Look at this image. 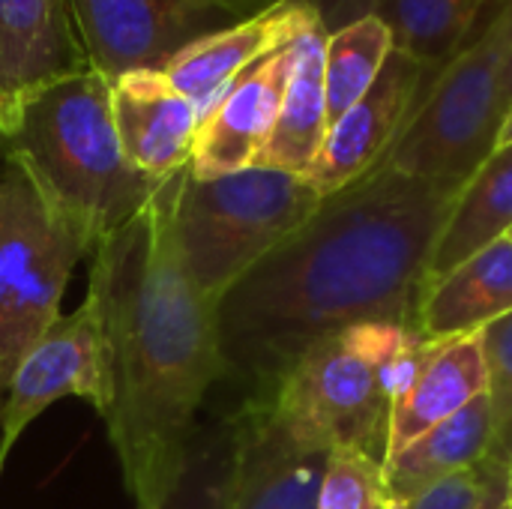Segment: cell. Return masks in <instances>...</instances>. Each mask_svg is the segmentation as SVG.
I'll use <instances>...</instances> for the list:
<instances>
[{"label":"cell","mask_w":512,"mask_h":509,"mask_svg":"<svg viewBox=\"0 0 512 509\" xmlns=\"http://www.w3.org/2000/svg\"><path fill=\"white\" fill-rule=\"evenodd\" d=\"M297 42V39H294ZM294 42L270 51L240 72L201 117L189 168L195 177H222L255 168L279 117L291 78Z\"/></svg>","instance_id":"cell-12"},{"label":"cell","mask_w":512,"mask_h":509,"mask_svg":"<svg viewBox=\"0 0 512 509\" xmlns=\"http://www.w3.org/2000/svg\"><path fill=\"white\" fill-rule=\"evenodd\" d=\"M84 237L45 201L24 165L6 153L0 174V417L27 351L60 318Z\"/></svg>","instance_id":"cell-6"},{"label":"cell","mask_w":512,"mask_h":509,"mask_svg":"<svg viewBox=\"0 0 512 509\" xmlns=\"http://www.w3.org/2000/svg\"><path fill=\"white\" fill-rule=\"evenodd\" d=\"M231 3V9L240 15V18H252V15H258V12H264L267 6H273L276 0H228Z\"/></svg>","instance_id":"cell-29"},{"label":"cell","mask_w":512,"mask_h":509,"mask_svg":"<svg viewBox=\"0 0 512 509\" xmlns=\"http://www.w3.org/2000/svg\"><path fill=\"white\" fill-rule=\"evenodd\" d=\"M512 45V0L489 3V15L462 51L444 63L420 108L381 165L408 177L465 186L495 153L504 120V66Z\"/></svg>","instance_id":"cell-5"},{"label":"cell","mask_w":512,"mask_h":509,"mask_svg":"<svg viewBox=\"0 0 512 509\" xmlns=\"http://www.w3.org/2000/svg\"><path fill=\"white\" fill-rule=\"evenodd\" d=\"M501 471H507V465H495L483 459L480 465L465 468L453 477H444L441 483L423 489L420 495L408 501H399V504L384 501V509H474Z\"/></svg>","instance_id":"cell-26"},{"label":"cell","mask_w":512,"mask_h":509,"mask_svg":"<svg viewBox=\"0 0 512 509\" xmlns=\"http://www.w3.org/2000/svg\"><path fill=\"white\" fill-rule=\"evenodd\" d=\"M177 174L90 252L87 294L99 306L111 375L102 420L135 509L165 501L204 396L222 381L216 303L195 288L174 240Z\"/></svg>","instance_id":"cell-2"},{"label":"cell","mask_w":512,"mask_h":509,"mask_svg":"<svg viewBox=\"0 0 512 509\" xmlns=\"http://www.w3.org/2000/svg\"><path fill=\"white\" fill-rule=\"evenodd\" d=\"M225 509H315L333 450L300 435L267 399H240Z\"/></svg>","instance_id":"cell-11"},{"label":"cell","mask_w":512,"mask_h":509,"mask_svg":"<svg viewBox=\"0 0 512 509\" xmlns=\"http://www.w3.org/2000/svg\"><path fill=\"white\" fill-rule=\"evenodd\" d=\"M501 509H510V507H507V504H504V507H501Z\"/></svg>","instance_id":"cell-35"},{"label":"cell","mask_w":512,"mask_h":509,"mask_svg":"<svg viewBox=\"0 0 512 509\" xmlns=\"http://www.w3.org/2000/svg\"><path fill=\"white\" fill-rule=\"evenodd\" d=\"M486 363V396L492 408L489 462L512 465V312L486 324L480 333Z\"/></svg>","instance_id":"cell-24"},{"label":"cell","mask_w":512,"mask_h":509,"mask_svg":"<svg viewBox=\"0 0 512 509\" xmlns=\"http://www.w3.org/2000/svg\"><path fill=\"white\" fill-rule=\"evenodd\" d=\"M507 477H510V468L507 471H501L495 480H492V486L486 489V495H483V501L477 504L474 509H501L507 504Z\"/></svg>","instance_id":"cell-28"},{"label":"cell","mask_w":512,"mask_h":509,"mask_svg":"<svg viewBox=\"0 0 512 509\" xmlns=\"http://www.w3.org/2000/svg\"><path fill=\"white\" fill-rule=\"evenodd\" d=\"M483 393H486V363H483L480 336L471 333V336L438 342L435 354L429 357L411 393L390 408L387 459L411 447L420 435H426L438 423L456 417Z\"/></svg>","instance_id":"cell-17"},{"label":"cell","mask_w":512,"mask_h":509,"mask_svg":"<svg viewBox=\"0 0 512 509\" xmlns=\"http://www.w3.org/2000/svg\"><path fill=\"white\" fill-rule=\"evenodd\" d=\"M324 45H327V33L321 24H315L294 42L291 78L282 96L273 135L258 165L303 174V177L309 174L330 129L327 90H324Z\"/></svg>","instance_id":"cell-19"},{"label":"cell","mask_w":512,"mask_h":509,"mask_svg":"<svg viewBox=\"0 0 512 509\" xmlns=\"http://www.w3.org/2000/svg\"><path fill=\"white\" fill-rule=\"evenodd\" d=\"M510 312L512 240L501 237L423 288L414 327L432 342H447L480 333Z\"/></svg>","instance_id":"cell-16"},{"label":"cell","mask_w":512,"mask_h":509,"mask_svg":"<svg viewBox=\"0 0 512 509\" xmlns=\"http://www.w3.org/2000/svg\"><path fill=\"white\" fill-rule=\"evenodd\" d=\"M507 240H512V228H510V231H507Z\"/></svg>","instance_id":"cell-34"},{"label":"cell","mask_w":512,"mask_h":509,"mask_svg":"<svg viewBox=\"0 0 512 509\" xmlns=\"http://www.w3.org/2000/svg\"><path fill=\"white\" fill-rule=\"evenodd\" d=\"M483 12V0H381L375 9L393 36V48L429 66L450 63Z\"/></svg>","instance_id":"cell-21"},{"label":"cell","mask_w":512,"mask_h":509,"mask_svg":"<svg viewBox=\"0 0 512 509\" xmlns=\"http://www.w3.org/2000/svg\"><path fill=\"white\" fill-rule=\"evenodd\" d=\"M504 108H510L512 105V45H510V54H507V66H504ZM507 114V111H504Z\"/></svg>","instance_id":"cell-31"},{"label":"cell","mask_w":512,"mask_h":509,"mask_svg":"<svg viewBox=\"0 0 512 509\" xmlns=\"http://www.w3.org/2000/svg\"><path fill=\"white\" fill-rule=\"evenodd\" d=\"M315 509H384L381 462L357 450H333Z\"/></svg>","instance_id":"cell-25"},{"label":"cell","mask_w":512,"mask_h":509,"mask_svg":"<svg viewBox=\"0 0 512 509\" xmlns=\"http://www.w3.org/2000/svg\"><path fill=\"white\" fill-rule=\"evenodd\" d=\"M90 69L108 81L162 69L186 45L243 21L228 0H69Z\"/></svg>","instance_id":"cell-8"},{"label":"cell","mask_w":512,"mask_h":509,"mask_svg":"<svg viewBox=\"0 0 512 509\" xmlns=\"http://www.w3.org/2000/svg\"><path fill=\"white\" fill-rule=\"evenodd\" d=\"M390 51H393V36L378 15H366L336 33H327L324 90H327L330 126L375 84Z\"/></svg>","instance_id":"cell-23"},{"label":"cell","mask_w":512,"mask_h":509,"mask_svg":"<svg viewBox=\"0 0 512 509\" xmlns=\"http://www.w3.org/2000/svg\"><path fill=\"white\" fill-rule=\"evenodd\" d=\"M0 141L90 252L129 225L162 186L123 156L111 117V84L96 69L30 93L0 129Z\"/></svg>","instance_id":"cell-3"},{"label":"cell","mask_w":512,"mask_h":509,"mask_svg":"<svg viewBox=\"0 0 512 509\" xmlns=\"http://www.w3.org/2000/svg\"><path fill=\"white\" fill-rule=\"evenodd\" d=\"M315 15L324 33H336L348 27L351 21H360L366 15H375L381 0H303Z\"/></svg>","instance_id":"cell-27"},{"label":"cell","mask_w":512,"mask_h":509,"mask_svg":"<svg viewBox=\"0 0 512 509\" xmlns=\"http://www.w3.org/2000/svg\"><path fill=\"white\" fill-rule=\"evenodd\" d=\"M264 399L300 435L330 450H357L384 465L390 402L378 381L372 324L315 342Z\"/></svg>","instance_id":"cell-7"},{"label":"cell","mask_w":512,"mask_h":509,"mask_svg":"<svg viewBox=\"0 0 512 509\" xmlns=\"http://www.w3.org/2000/svg\"><path fill=\"white\" fill-rule=\"evenodd\" d=\"M441 69L444 66L420 63L393 48L375 84L327 129V138L306 174L309 183L321 195H333L375 171L399 141Z\"/></svg>","instance_id":"cell-10"},{"label":"cell","mask_w":512,"mask_h":509,"mask_svg":"<svg viewBox=\"0 0 512 509\" xmlns=\"http://www.w3.org/2000/svg\"><path fill=\"white\" fill-rule=\"evenodd\" d=\"M237 459V411L195 426L183 468L156 509H225Z\"/></svg>","instance_id":"cell-22"},{"label":"cell","mask_w":512,"mask_h":509,"mask_svg":"<svg viewBox=\"0 0 512 509\" xmlns=\"http://www.w3.org/2000/svg\"><path fill=\"white\" fill-rule=\"evenodd\" d=\"M66 396L84 399L99 417L111 408L105 333L90 294L72 315H60L15 369L0 417V471L24 429Z\"/></svg>","instance_id":"cell-9"},{"label":"cell","mask_w":512,"mask_h":509,"mask_svg":"<svg viewBox=\"0 0 512 509\" xmlns=\"http://www.w3.org/2000/svg\"><path fill=\"white\" fill-rule=\"evenodd\" d=\"M462 186L378 165L216 303L222 381L264 399L315 342L357 324L414 327L438 234ZM417 330V327H414Z\"/></svg>","instance_id":"cell-1"},{"label":"cell","mask_w":512,"mask_h":509,"mask_svg":"<svg viewBox=\"0 0 512 509\" xmlns=\"http://www.w3.org/2000/svg\"><path fill=\"white\" fill-rule=\"evenodd\" d=\"M492 444V408L489 396H477L456 417L438 423L426 435H420L411 447L390 456L381 465L384 501L399 504L423 489L453 477L465 468L480 465L489 456Z\"/></svg>","instance_id":"cell-18"},{"label":"cell","mask_w":512,"mask_h":509,"mask_svg":"<svg viewBox=\"0 0 512 509\" xmlns=\"http://www.w3.org/2000/svg\"><path fill=\"white\" fill-rule=\"evenodd\" d=\"M84 69L69 0H0V129L30 93Z\"/></svg>","instance_id":"cell-13"},{"label":"cell","mask_w":512,"mask_h":509,"mask_svg":"<svg viewBox=\"0 0 512 509\" xmlns=\"http://www.w3.org/2000/svg\"><path fill=\"white\" fill-rule=\"evenodd\" d=\"M111 84V117L132 168L165 180L192 159L201 111L171 87L162 69L126 72Z\"/></svg>","instance_id":"cell-15"},{"label":"cell","mask_w":512,"mask_h":509,"mask_svg":"<svg viewBox=\"0 0 512 509\" xmlns=\"http://www.w3.org/2000/svg\"><path fill=\"white\" fill-rule=\"evenodd\" d=\"M489 3H498V0H483V6H489Z\"/></svg>","instance_id":"cell-33"},{"label":"cell","mask_w":512,"mask_h":509,"mask_svg":"<svg viewBox=\"0 0 512 509\" xmlns=\"http://www.w3.org/2000/svg\"><path fill=\"white\" fill-rule=\"evenodd\" d=\"M321 201L324 195L303 174L255 165L201 180L186 165L174 192V240L183 270L210 303H219Z\"/></svg>","instance_id":"cell-4"},{"label":"cell","mask_w":512,"mask_h":509,"mask_svg":"<svg viewBox=\"0 0 512 509\" xmlns=\"http://www.w3.org/2000/svg\"><path fill=\"white\" fill-rule=\"evenodd\" d=\"M507 507L512 509V465H510V477H507Z\"/></svg>","instance_id":"cell-32"},{"label":"cell","mask_w":512,"mask_h":509,"mask_svg":"<svg viewBox=\"0 0 512 509\" xmlns=\"http://www.w3.org/2000/svg\"><path fill=\"white\" fill-rule=\"evenodd\" d=\"M512 228V150H495L462 186L429 258L426 285L465 264Z\"/></svg>","instance_id":"cell-20"},{"label":"cell","mask_w":512,"mask_h":509,"mask_svg":"<svg viewBox=\"0 0 512 509\" xmlns=\"http://www.w3.org/2000/svg\"><path fill=\"white\" fill-rule=\"evenodd\" d=\"M315 24L318 15L303 0H276L258 15L186 45L162 66V75L204 117L240 72L270 51L291 45Z\"/></svg>","instance_id":"cell-14"},{"label":"cell","mask_w":512,"mask_h":509,"mask_svg":"<svg viewBox=\"0 0 512 509\" xmlns=\"http://www.w3.org/2000/svg\"><path fill=\"white\" fill-rule=\"evenodd\" d=\"M495 150H512V105L507 108L501 126H498V138H495Z\"/></svg>","instance_id":"cell-30"}]
</instances>
